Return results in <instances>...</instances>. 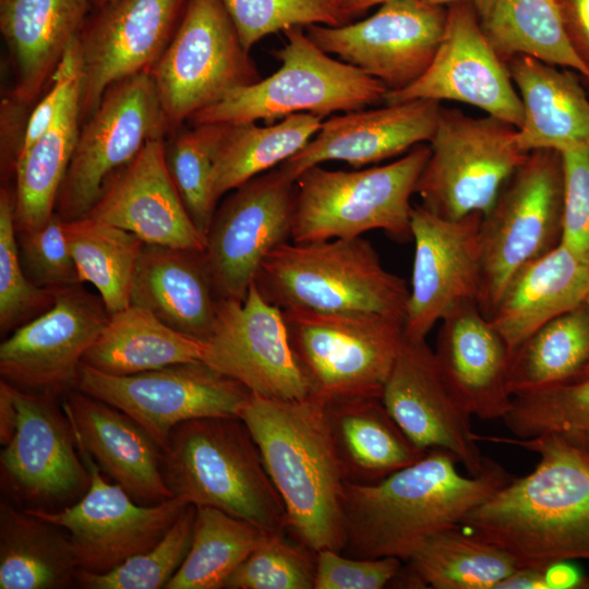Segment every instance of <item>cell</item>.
Wrapping results in <instances>:
<instances>
[{
    "label": "cell",
    "mask_w": 589,
    "mask_h": 589,
    "mask_svg": "<svg viewBox=\"0 0 589 589\" xmlns=\"http://www.w3.org/2000/svg\"><path fill=\"white\" fill-rule=\"evenodd\" d=\"M254 283L281 310L365 312L405 322L409 288L362 237L284 242L267 254Z\"/></svg>",
    "instance_id": "cell-5"
},
{
    "label": "cell",
    "mask_w": 589,
    "mask_h": 589,
    "mask_svg": "<svg viewBox=\"0 0 589 589\" xmlns=\"http://www.w3.org/2000/svg\"><path fill=\"white\" fill-rule=\"evenodd\" d=\"M81 122L80 75L69 88L49 128L14 161L16 231L39 228L53 215Z\"/></svg>",
    "instance_id": "cell-35"
},
{
    "label": "cell",
    "mask_w": 589,
    "mask_h": 589,
    "mask_svg": "<svg viewBox=\"0 0 589 589\" xmlns=\"http://www.w3.org/2000/svg\"><path fill=\"white\" fill-rule=\"evenodd\" d=\"M193 533L182 565L165 589H220L269 533L209 506H195Z\"/></svg>",
    "instance_id": "cell-41"
},
{
    "label": "cell",
    "mask_w": 589,
    "mask_h": 589,
    "mask_svg": "<svg viewBox=\"0 0 589 589\" xmlns=\"http://www.w3.org/2000/svg\"><path fill=\"white\" fill-rule=\"evenodd\" d=\"M151 73L169 132L229 91L261 80L220 0H189Z\"/></svg>",
    "instance_id": "cell-11"
},
{
    "label": "cell",
    "mask_w": 589,
    "mask_h": 589,
    "mask_svg": "<svg viewBox=\"0 0 589 589\" xmlns=\"http://www.w3.org/2000/svg\"><path fill=\"white\" fill-rule=\"evenodd\" d=\"M563 207L560 243L589 262V148L561 153Z\"/></svg>",
    "instance_id": "cell-49"
},
{
    "label": "cell",
    "mask_w": 589,
    "mask_h": 589,
    "mask_svg": "<svg viewBox=\"0 0 589 589\" xmlns=\"http://www.w3.org/2000/svg\"><path fill=\"white\" fill-rule=\"evenodd\" d=\"M381 399L420 449L448 452L470 476L480 474L490 464L479 448L471 416L445 384L425 340L404 338Z\"/></svg>",
    "instance_id": "cell-23"
},
{
    "label": "cell",
    "mask_w": 589,
    "mask_h": 589,
    "mask_svg": "<svg viewBox=\"0 0 589 589\" xmlns=\"http://www.w3.org/2000/svg\"><path fill=\"white\" fill-rule=\"evenodd\" d=\"M446 7L422 0H389L371 16L340 26L309 25L325 52L382 82L405 89L430 67L441 43Z\"/></svg>",
    "instance_id": "cell-19"
},
{
    "label": "cell",
    "mask_w": 589,
    "mask_h": 589,
    "mask_svg": "<svg viewBox=\"0 0 589 589\" xmlns=\"http://www.w3.org/2000/svg\"><path fill=\"white\" fill-rule=\"evenodd\" d=\"M55 292L33 284L19 255L14 219V194L0 192V332L12 333L47 311Z\"/></svg>",
    "instance_id": "cell-47"
},
{
    "label": "cell",
    "mask_w": 589,
    "mask_h": 589,
    "mask_svg": "<svg viewBox=\"0 0 589 589\" xmlns=\"http://www.w3.org/2000/svg\"><path fill=\"white\" fill-rule=\"evenodd\" d=\"M296 192V181L276 167L216 208L205 256L218 298L242 301L267 254L291 239Z\"/></svg>",
    "instance_id": "cell-15"
},
{
    "label": "cell",
    "mask_w": 589,
    "mask_h": 589,
    "mask_svg": "<svg viewBox=\"0 0 589 589\" xmlns=\"http://www.w3.org/2000/svg\"><path fill=\"white\" fill-rule=\"evenodd\" d=\"M79 570L63 528L1 498L0 589H68Z\"/></svg>",
    "instance_id": "cell-33"
},
{
    "label": "cell",
    "mask_w": 589,
    "mask_h": 589,
    "mask_svg": "<svg viewBox=\"0 0 589 589\" xmlns=\"http://www.w3.org/2000/svg\"><path fill=\"white\" fill-rule=\"evenodd\" d=\"M478 441L520 446L539 455L532 472L515 478L460 521L506 552L518 568L589 561V453L556 434L529 438L477 434Z\"/></svg>",
    "instance_id": "cell-1"
},
{
    "label": "cell",
    "mask_w": 589,
    "mask_h": 589,
    "mask_svg": "<svg viewBox=\"0 0 589 589\" xmlns=\"http://www.w3.org/2000/svg\"><path fill=\"white\" fill-rule=\"evenodd\" d=\"M545 578L549 589L565 588H589V578L566 564V562L554 563L545 567Z\"/></svg>",
    "instance_id": "cell-54"
},
{
    "label": "cell",
    "mask_w": 589,
    "mask_h": 589,
    "mask_svg": "<svg viewBox=\"0 0 589 589\" xmlns=\"http://www.w3.org/2000/svg\"><path fill=\"white\" fill-rule=\"evenodd\" d=\"M516 131L490 115L442 108L416 187L421 205L447 219L483 216L528 154L517 145Z\"/></svg>",
    "instance_id": "cell-10"
},
{
    "label": "cell",
    "mask_w": 589,
    "mask_h": 589,
    "mask_svg": "<svg viewBox=\"0 0 589 589\" xmlns=\"http://www.w3.org/2000/svg\"><path fill=\"white\" fill-rule=\"evenodd\" d=\"M422 1H424V2H426L429 4H433V5L447 7V5L452 4V3L462 2V1L476 3L479 0H422Z\"/></svg>",
    "instance_id": "cell-57"
},
{
    "label": "cell",
    "mask_w": 589,
    "mask_h": 589,
    "mask_svg": "<svg viewBox=\"0 0 589 589\" xmlns=\"http://www.w3.org/2000/svg\"><path fill=\"white\" fill-rule=\"evenodd\" d=\"M81 284L95 287L111 315L131 304V285L144 242L134 233L91 216L63 220Z\"/></svg>",
    "instance_id": "cell-40"
},
{
    "label": "cell",
    "mask_w": 589,
    "mask_h": 589,
    "mask_svg": "<svg viewBox=\"0 0 589 589\" xmlns=\"http://www.w3.org/2000/svg\"><path fill=\"white\" fill-rule=\"evenodd\" d=\"M495 589H549L545 568H517L503 579Z\"/></svg>",
    "instance_id": "cell-55"
},
{
    "label": "cell",
    "mask_w": 589,
    "mask_h": 589,
    "mask_svg": "<svg viewBox=\"0 0 589 589\" xmlns=\"http://www.w3.org/2000/svg\"><path fill=\"white\" fill-rule=\"evenodd\" d=\"M562 207L561 153H528L481 219L478 305L486 317L509 280L560 243Z\"/></svg>",
    "instance_id": "cell-9"
},
{
    "label": "cell",
    "mask_w": 589,
    "mask_h": 589,
    "mask_svg": "<svg viewBox=\"0 0 589 589\" xmlns=\"http://www.w3.org/2000/svg\"><path fill=\"white\" fill-rule=\"evenodd\" d=\"M169 132L151 71L112 84L80 129L55 212L63 220L85 217L110 178L152 140Z\"/></svg>",
    "instance_id": "cell-12"
},
{
    "label": "cell",
    "mask_w": 589,
    "mask_h": 589,
    "mask_svg": "<svg viewBox=\"0 0 589 589\" xmlns=\"http://www.w3.org/2000/svg\"><path fill=\"white\" fill-rule=\"evenodd\" d=\"M14 393L16 431L0 453L2 497L23 509L67 508L85 494L91 476L62 399L16 386Z\"/></svg>",
    "instance_id": "cell-13"
},
{
    "label": "cell",
    "mask_w": 589,
    "mask_h": 589,
    "mask_svg": "<svg viewBox=\"0 0 589 589\" xmlns=\"http://www.w3.org/2000/svg\"><path fill=\"white\" fill-rule=\"evenodd\" d=\"M402 566L397 557L362 558L335 550L316 552L314 589H381Z\"/></svg>",
    "instance_id": "cell-50"
},
{
    "label": "cell",
    "mask_w": 589,
    "mask_h": 589,
    "mask_svg": "<svg viewBox=\"0 0 589 589\" xmlns=\"http://www.w3.org/2000/svg\"><path fill=\"white\" fill-rule=\"evenodd\" d=\"M405 563L389 586L495 589L518 568L506 552L460 525L430 536Z\"/></svg>",
    "instance_id": "cell-34"
},
{
    "label": "cell",
    "mask_w": 589,
    "mask_h": 589,
    "mask_svg": "<svg viewBox=\"0 0 589 589\" xmlns=\"http://www.w3.org/2000/svg\"><path fill=\"white\" fill-rule=\"evenodd\" d=\"M502 420L515 437L556 434L589 453V375L514 395Z\"/></svg>",
    "instance_id": "cell-42"
},
{
    "label": "cell",
    "mask_w": 589,
    "mask_h": 589,
    "mask_svg": "<svg viewBox=\"0 0 589 589\" xmlns=\"http://www.w3.org/2000/svg\"><path fill=\"white\" fill-rule=\"evenodd\" d=\"M324 402L334 447L347 483L378 482L426 453L408 438L380 397Z\"/></svg>",
    "instance_id": "cell-32"
},
{
    "label": "cell",
    "mask_w": 589,
    "mask_h": 589,
    "mask_svg": "<svg viewBox=\"0 0 589 589\" xmlns=\"http://www.w3.org/2000/svg\"><path fill=\"white\" fill-rule=\"evenodd\" d=\"M286 509L287 530L314 552L345 546V479L324 400L250 395L241 409Z\"/></svg>",
    "instance_id": "cell-3"
},
{
    "label": "cell",
    "mask_w": 589,
    "mask_h": 589,
    "mask_svg": "<svg viewBox=\"0 0 589 589\" xmlns=\"http://www.w3.org/2000/svg\"><path fill=\"white\" fill-rule=\"evenodd\" d=\"M218 299L205 251L143 244L132 277L131 304L204 341L214 327Z\"/></svg>",
    "instance_id": "cell-28"
},
{
    "label": "cell",
    "mask_w": 589,
    "mask_h": 589,
    "mask_svg": "<svg viewBox=\"0 0 589 589\" xmlns=\"http://www.w3.org/2000/svg\"><path fill=\"white\" fill-rule=\"evenodd\" d=\"M87 216L128 230L147 244L206 249V236L190 217L169 175L164 139L147 142L110 178Z\"/></svg>",
    "instance_id": "cell-24"
},
{
    "label": "cell",
    "mask_w": 589,
    "mask_h": 589,
    "mask_svg": "<svg viewBox=\"0 0 589 589\" xmlns=\"http://www.w3.org/2000/svg\"><path fill=\"white\" fill-rule=\"evenodd\" d=\"M311 396L324 401L380 397L404 341V323L365 312L283 310Z\"/></svg>",
    "instance_id": "cell-8"
},
{
    "label": "cell",
    "mask_w": 589,
    "mask_h": 589,
    "mask_svg": "<svg viewBox=\"0 0 589 589\" xmlns=\"http://www.w3.org/2000/svg\"><path fill=\"white\" fill-rule=\"evenodd\" d=\"M74 436L101 472L141 505L172 498L163 473V448L136 421L79 389L62 398Z\"/></svg>",
    "instance_id": "cell-27"
},
{
    "label": "cell",
    "mask_w": 589,
    "mask_h": 589,
    "mask_svg": "<svg viewBox=\"0 0 589 589\" xmlns=\"http://www.w3.org/2000/svg\"><path fill=\"white\" fill-rule=\"evenodd\" d=\"M272 532L227 579L228 589H314L316 552Z\"/></svg>",
    "instance_id": "cell-46"
},
{
    "label": "cell",
    "mask_w": 589,
    "mask_h": 589,
    "mask_svg": "<svg viewBox=\"0 0 589 589\" xmlns=\"http://www.w3.org/2000/svg\"><path fill=\"white\" fill-rule=\"evenodd\" d=\"M92 0H0V29L15 63L20 104L41 92L93 10Z\"/></svg>",
    "instance_id": "cell-30"
},
{
    "label": "cell",
    "mask_w": 589,
    "mask_h": 589,
    "mask_svg": "<svg viewBox=\"0 0 589 589\" xmlns=\"http://www.w3.org/2000/svg\"><path fill=\"white\" fill-rule=\"evenodd\" d=\"M506 63L522 106L516 131L519 148H589V98L578 73L529 56H515Z\"/></svg>",
    "instance_id": "cell-29"
},
{
    "label": "cell",
    "mask_w": 589,
    "mask_h": 589,
    "mask_svg": "<svg viewBox=\"0 0 589 589\" xmlns=\"http://www.w3.org/2000/svg\"><path fill=\"white\" fill-rule=\"evenodd\" d=\"M203 362L252 394L279 400L311 396L292 350L283 310L252 283L245 298L218 299Z\"/></svg>",
    "instance_id": "cell-18"
},
{
    "label": "cell",
    "mask_w": 589,
    "mask_h": 589,
    "mask_svg": "<svg viewBox=\"0 0 589 589\" xmlns=\"http://www.w3.org/2000/svg\"><path fill=\"white\" fill-rule=\"evenodd\" d=\"M80 75L81 62L79 38H76L69 46L63 58L58 64L52 75L49 91L45 94L31 113L16 153V157L21 153L28 149L31 145L49 128L60 110L69 88Z\"/></svg>",
    "instance_id": "cell-51"
},
{
    "label": "cell",
    "mask_w": 589,
    "mask_h": 589,
    "mask_svg": "<svg viewBox=\"0 0 589 589\" xmlns=\"http://www.w3.org/2000/svg\"><path fill=\"white\" fill-rule=\"evenodd\" d=\"M196 507L188 504L166 534L149 550L133 555L106 573L80 569L83 589H159L178 572L190 549Z\"/></svg>",
    "instance_id": "cell-44"
},
{
    "label": "cell",
    "mask_w": 589,
    "mask_h": 589,
    "mask_svg": "<svg viewBox=\"0 0 589 589\" xmlns=\"http://www.w3.org/2000/svg\"><path fill=\"white\" fill-rule=\"evenodd\" d=\"M240 41L251 48L274 33L309 25L340 26L348 22L340 0H220Z\"/></svg>",
    "instance_id": "cell-45"
},
{
    "label": "cell",
    "mask_w": 589,
    "mask_h": 589,
    "mask_svg": "<svg viewBox=\"0 0 589 589\" xmlns=\"http://www.w3.org/2000/svg\"><path fill=\"white\" fill-rule=\"evenodd\" d=\"M429 156L424 143L382 166L305 170L296 180L290 240L356 238L370 230H383L399 242L412 239L410 200Z\"/></svg>",
    "instance_id": "cell-6"
},
{
    "label": "cell",
    "mask_w": 589,
    "mask_h": 589,
    "mask_svg": "<svg viewBox=\"0 0 589 589\" xmlns=\"http://www.w3.org/2000/svg\"><path fill=\"white\" fill-rule=\"evenodd\" d=\"M569 43L589 69V0H556Z\"/></svg>",
    "instance_id": "cell-52"
},
{
    "label": "cell",
    "mask_w": 589,
    "mask_h": 589,
    "mask_svg": "<svg viewBox=\"0 0 589 589\" xmlns=\"http://www.w3.org/2000/svg\"><path fill=\"white\" fill-rule=\"evenodd\" d=\"M457 462L448 452L431 449L378 482H345L341 553L406 562L425 539L458 526L470 510L513 479L494 460L478 476H462Z\"/></svg>",
    "instance_id": "cell-2"
},
{
    "label": "cell",
    "mask_w": 589,
    "mask_h": 589,
    "mask_svg": "<svg viewBox=\"0 0 589 589\" xmlns=\"http://www.w3.org/2000/svg\"><path fill=\"white\" fill-rule=\"evenodd\" d=\"M205 344L181 334L134 304L110 315L83 363L111 375H131L202 361Z\"/></svg>",
    "instance_id": "cell-36"
},
{
    "label": "cell",
    "mask_w": 589,
    "mask_h": 589,
    "mask_svg": "<svg viewBox=\"0 0 589 589\" xmlns=\"http://www.w3.org/2000/svg\"><path fill=\"white\" fill-rule=\"evenodd\" d=\"M589 364V308L586 302L533 332L512 353L508 388L518 395L578 378Z\"/></svg>",
    "instance_id": "cell-39"
},
{
    "label": "cell",
    "mask_w": 589,
    "mask_h": 589,
    "mask_svg": "<svg viewBox=\"0 0 589 589\" xmlns=\"http://www.w3.org/2000/svg\"><path fill=\"white\" fill-rule=\"evenodd\" d=\"M481 219V214L447 219L423 205L412 207L414 255L404 322L406 339L425 340L457 305L478 302Z\"/></svg>",
    "instance_id": "cell-22"
},
{
    "label": "cell",
    "mask_w": 589,
    "mask_h": 589,
    "mask_svg": "<svg viewBox=\"0 0 589 589\" xmlns=\"http://www.w3.org/2000/svg\"><path fill=\"white\" fill-rule=\"evenodd\" d=\"M224 124L203 123L177 132L165 144L166 165L195 226L206 236L218 200L214 192V156Z\"/></svg>",
    "instance_id": "cell-43"
},
{
    "label": "cell",
    "mask_w": 589,
    "mask_h": 589,
    "mask_svg": "<svg viewBox=\"0 0 589 589\" xmlns=\"http://www.w3.org/2000/svg\"><path fill=\"white\" fill-rule=\"evenodd\" d=\"M189 0H112L93 8L79 36L81 118L116 82L151 71L171 41Z\"/></svg>",
    "instance_id": "cell-21"
},
{
    "label": "cell",
    "mask_w": 589,
    "mask_h": 589,
    "mask_svg": "<svg viewBox=\"0 0 589 589\" xmlns=\"http://www.w3.org/2000/svg\"><path fill=\"white\" fill-rule=\"evenodd\" d=\"M472 4L484 35L505 61L529 56L589 81V69L569 43L556 0H479Z\"/></svg>",
    "instance_id": "cell-37"
},
{
    "label": "cell",
    "mask_w": 589,
    "mask_h": 589,
    "mask_svg": "<svg viewBox=\"0 0 589 589\" xmlns=\"http://www.w3.org/2000/svg\"><path fill=\"white\" fill-rule=\"evenodd\" d=\"M446 10L444 33L430 67L405 89L387 92L384 103L457 101L518 128L522 119L520 97L506 61L484 35L474 5L462 1Z\"/></svg>",
    "instance_id": "cell-20"
},
{
    "label": "cell",
    "mask_w": 589,
    "mask_h": 589,
    "mask_svg": "<svg viewBox=\"0 0 589 589\" xmlns=\"http://www.w3.org/2000/svg\"><path fill=\"white\" fill-rule=\"evenodd\" d=\"M75 443L91 476L85 494L61 510H24L69 533L80 569L106 573L154 546L188 504L177 497L155 505L136 503L119 484L109 482L87 450Z\"/></svg>",
    "instance_id": "cell-16"
},
{
    "label": "cell",
    "mask_w": 589,
    "mask_h": 589,
    "mask_svg": "<svg viewBox=\"0 0 589 589\" xmlns=\"http://www.w3.org/2000/svg\"><path fill=\"white\" fill-rule=\"evenodd\" d=\"M586 304L589 308V292H588V296H587V299H586ZM587 375H589V364L587 365V368L584 370V372L581 373V375L578 378L587 376Z\"/></svg>",
    "instance_id": "cell-59"
},
{
    "label": "cell",
    "mask_w": 589,
    "mask_h": 589,
    "mask_svg": "<svg viewBox=\"0 0 589 589\" xmlns=\"http://www.w3.org/2000/svg\"><path fill=\"white\" fill-rule=\"evenodd\" d=\"M17 424V407L14 386L0 381V444L5 446L13 438Z\"/></svg>",
    "instance_id": "cell-53"
},
{
    "label": "cell",
    "mask_w": 589,
    "mask_h": 589,
    "mask_svg": "<svg viewBox=\"0 0 589 589\" xmlns=\"http://www.w3.org/2000/svg\"><path fill=\"white\" fill-rule=\"evenodd\" d=\"M441 109L437 101L414 99L335 116L324 120L306 145L278 168L296 181L305 170L329 160L359 169L405 155L430 142Z\"/></svg>",
    "instance_id": "cell-25"
},
{
    "label": "cell",
    "mask_w": 589,
    "mask_h": 589,
    "mask_svg": "<svg viewBox=\"0 0 589 589\" xmlns=\"http://www.w3.org/2000/svg\"><path fill=\"white\" fill-rule=\"evenodd\" d=\"M93 1V7L94 8H99V7H103L107 3H109L110 1L112 0H92Z\"/></svg>",
    "instance_id": "cell-58"
},
{
    "label": "cell",
    "mask_w": 589,
    "mask_h": 589,
    "mask_svg": "<svg viewBox=\"0 0 589 589\" xmlns=\"http://www.w3.org/2000/svg\"><path fill=\"white\" fill-rule=\"evenodd\" d=\"M77 389L127 413L163 449L180 423L238 417L251 395L241 383L203 361L131 375H111L82 363Z\"/></svg>",
    "instance_id": "cell-14"
},
{
    "label": "cell",
    "mask_w": 589,
    "mask_h": 589,
    "mask_svg": "<svg viewBox=\"0 0 589 589\" xmlns=\"http://www.w3.org/2000/svg\"><path fill=\"white\" fill-rule=\"evenodd\" d=\"M434 354L445 384L471 417L507 414L510 352L478 302H464L442 318Z\"/></svg>",
    "instance_id": "cell-26"
},
{
    "label": "cell",
    "mask_w": 589,
    "mask_h": 589,
    "mask_svg": "<svg viewBox=\"0 0 589 589\" xmlns=\"http://www.w3.org/2000/svg\"><path fill=\"white\" fill-rule=\"evenodd\" d=\"M346 15L350 19L368 9L389 0H340Z\"/></svg>",
    "instance_id": "cell-56"
},
{
    "label": "cell",
    "mask_w": 589,
    "mask_h": 589,
    "mask_svg": "<svg viewBox=\"0 0 589 589\" xmlns=\"http://www.w3.org/2000/svg\"><path fill=\"white\" fill-rule=\"evenodd\" d=\"M173 497L209 506L267 532L287 530L285 505L259 447L239 417H206L177 425L163 449Z\"/></svg>",
    "instance_id": "cell-4"
},
{
    "label": "cell",
    "mask_w": 589,
    "mask_h": 589,
    "mask_svg": "<svg viewBox=\"0 0 589 589\" xmlns=\"http://www.w3.org/2000/svg\"><path fill=\"white\" fill-rule=\"evenodd\" d=\"M589 262L558 243L522 267L488 316L510 356L549 321L586 302Z\"/></svg>",
    "instance_id": "cell-31"
},
{
    "label": "cell",
    "mask_w": 589,
    "mask_h": 589,
    "mask_svg": "<svg viewBox=\"0 0 589 589\" xmlns=\"http://www.w3.org/2000/svg\"><path fill=\"white\" fill-rule=\"evenodd\" d=\"M274 51L279 69L266 79L229 91L195 113L193 124L274 121L296 113L322 119L337 111L364 109L388 92L378 80L322 50L301 27L284 32Z\"/></svg>",
    "instance_id": "cell-7"
},
{
    "label": "cell",
    "mask_w": 589,
    "mask_h": 589,
    "mask_svg": "<svg viewBox=\"0 0 589 589\" xmlns=\"http://www.w3.org/2000/svg\"><path fill=\"white\" fill-rule=\"evenodd\" d=\"M322 122L315 115L296 113L265 127L255 122L224 124L214 156L217 200L297 154L317 133Z\"/></svg>",
    "instance_id": "cell-38"
},
{
    "label": "cell",
    "mask_w": 589,
    "mask_h": 589,
    "mask_svg": "<svg viewBox=\"0 0 589 589\" xmlns=\"http://www.w3.org/2000/svg\"><path fill=\"white\" fill-rule=\"evenodd\" d=\"M82 285L55 291L47 311L1 342L2 380L60 399L77 389L83 358L110 317L99 294Z\"/></svg>",
    "instance_id": "cell-17"
},
{
    "label": "cell",
    "mask_w": 589,
    "mask_h": 589,
    "mask_svg": "<svg viewBox=\"0 0 589 589\" xmlns=\"http://www.w3.org/2000/svg\"><path fill=\"white\" fill-rule=\"evenodd\" d=\"M16 239L22 267L33 284L53 292L81 284L63 219L56 212L41 227L16 231Z\"/></svg>",
    "instance_id": "cell-48"
}]
</instances>
